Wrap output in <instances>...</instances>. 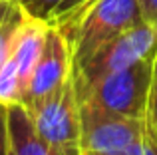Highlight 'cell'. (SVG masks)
<instances>
[{"label":"cell","mask_w":157,"mask_h":155,"mask_svg":"<svg viewBox=\"0 0 157 155\" xmlns=\"http://www.w3.org/2000/svg\"><path fill=\"white\" fill-rule=\"evenodd\" d=\"M141 22L137 0H90L58 28L70 40L74 68H80L101 46Z\"/></svg>","instance_id":"obj_1"},{"label":"cell","mask_w":157,"mask_h":155,"mask_svg":"<svg viewBox=\"0 0 157 155\" xmlns=\"http://www.w3.org/2000/svg\"><path fill=\"white\" fill-rule=\"evenodd\" d=\"M155 56L157 52L153 56L137 60L135 64L123 70L111 72L88 85L76 84L78 97L100 104L101 108L121 113V115L141 119L147 112V104H149Z\"/></svg>","instance_id":"obj_2"},{"label":"cell","mask_w":157,"mask_h":155,"mask_svg":"<svg viewBox=\"0 0 157 155\" xmlns=\"http://www.w3.org/2000/svg\"><path fill=\"white\" fill-rule=\"evenodd\" d=\"M38 133L58 155H84L80 123V101L74 74L56 92L26 108Z\"/></svg>","instance_id":"obj_3"},{"label":"cell","mask_w":157,"mask_h":155,"mask_svg":"<svg viewBox=\"0 0 157 155\" xmlns=\"http://www.w3.org/2000/svg\"><path fill=\"white\" fill-rule=\"evenodd\" d=\"M157 52V30L141 22L137 26L115 36L111 42L101 46L92 58L80 68H74V80L78 85H88L111 72L135 64L137 60L153 56Z\"/></svg>","instance_id":"obj_4"},{"label":"cell","mask_w":157,"mask_h":155,"mask_svg":"<svg viewBox=\"0 0 157 155\" xmlns=\"http://www.w3.org/2000/svg\"><path fill=\"white\" fill-rule=\"evenodd\" d=\"M80 123L84 151L101 155H123L141 133V119L115 113L90 100H80Z\"/></svg>","instance_id":"obj_5"},{"label":"cell","mask_w":157,"mask_h":155,"mask_svg":"<svg viewBox=\"0 0 157 155\" xmlns=\"http://www.w3.org/2000/svg\"><path fill=\"white\" fill-rule=\"evenodd\" d=\"M74 74V56L72 46L66 34L58 26H50L44 42V50L40 54V60L32 72L30 84H28L26 96L22 105L30 108L42 97L56 92L66 80H70Z\"/></svg>","instance_id":"obj_6"},{"label":"cell","mask_w":157,"mask_h":155,"mask_svg":"<svg viewBox=\"0 0 157 155\" xmlns=\"http://www.w3.org/2000/svg\"><path fill=\"white\" fill-rule=\"evenodd\" d=\"M48 28H50L48 22L28 14L26 20H24V24H22V28H20V32H18V36H16L10 60L16 66V72H18V76H20L24 96H26L32 72H34L36 64H38V60H40V54H42V50H44ZM22 101H24V97H22Z\"/></svg>","instance_id":"obj_7"},{"label":"cell","mask_w":157,"mask_h":155,"mask_svg":"<svg viewBox=\"0 0 157 155\" xmlns=\"http://www.w3.org/2000/svg\"><path fill=\"white\" fill-rule=\"evenodd\" d=\"M6 133L8 147L14 155H58L38 133L30 112L22 104L6 108Z\"/></svg>","instance_id":"obj_8"},{"label":"cell","mask_w":157,"mask_h":155,"mask_svg":"<svg viewBox=\"0 0 157 155\" xmlns=\"http://www.w3.org/2000/svg\"><path fill=\"white\" fill-rule=\"evenodd\" d=\"M28 12L18 0H0V68L10 60L16 36Z\"/></svg>","instance_id":"obj_9"},{"label":"cell","mask_w":157,"mask_h":155,"mask_svg":"<svg viewBox=\"0 0 157 155\" xmlns=\"http://www.w3.org/2000/svg\"><path fill=\"white\" fill-rule=\"evenodd\" d=\"M18 2L30 16L44 20L50 26H58L90 0H18Z\"/></svg>","instance_id":"obj_10"},{"label":"cell","mask_w":157,"mask_h":155,"mask_svg":"<svg viewBox=\"0 0 157 155\" xmlns=\"http://www.w3.org/2000/svg\"><path fill=\"white\" fill-rule=\"evenodd\" d=\"M123 155H157V131L153 129L151 121L147 119V115L143 117L141 133H139L137 139L125 149Z\"/></svg>","instance_id":"obj_11"},{"label":"cell","mask_w":157,"mask_h":155,"mask_svg":"<svg viewBox=\"0 0 157 155\" xmlns=\"http://www.w3.org/2000/svg\"><path fill=\"white\" fill-rule=\"evenodd\" d=\"M147 119L151 121L153 129L157 131V56H155V68H153V84H151V93H149V104L145 112Z\"/></svg>","instance_id":"obj_12"},{"label":"cell","mask_w":157,"mask_h":155,"mask_svg":"<svg viewBox=\"0 0 157 155\" xmlns=\"http://www.w3.org/2000/svg\"><path fill=\"white\" fill-rule=\"evenodd\" d=\"M137 6L143 22L157 30V0H137Z\"/></svg>","instance_id":"obj_13"},{"label":"cell","mask_w":157,"mask_h":155,"mask_svg":"<svg viewBox=\"0 0 157 155\" xmlns=\"http://www.w3.org/2000/svg\"><path fill=\"white\" fill-rule=\"evenodd\" d=\"M8 145V133H6V108L0 105V149Z\"/></svg>","instance_id":"obj_14"},{"label":"cell","mask_w":157,"mask_h":155,"mask_svg":"<svg viewBox=\"0 0 157 155\" xmlns=\"http://www.w3.org/2000/svg\"><path fill=\"white\" fill-rule=\"evenodd\" d=\"M84 155H101V153H92V151H84Z\"/></svg>","instance_id":"obj_15"},{"label":"cell","mask_w":157,"mask_h":155,"mask_svg":"<svg viewBox=\"0 0 157 155\" xmlns=\"http://www.w3.org/2000/svg\"><path fill=\"white\" fill-rule=\"evenodd\" d=\"M6 149H8V145H6L4 149H0V155H6Z\"/></svg>","instance_id":"obj_16"}]
</instances>
